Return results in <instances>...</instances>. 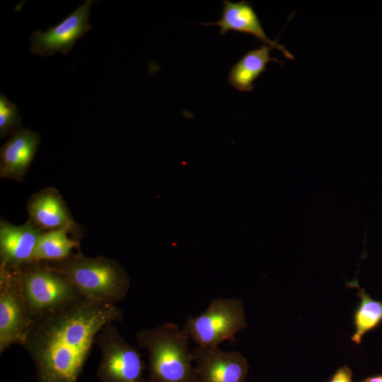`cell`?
I'll return each mask as SVG.
<instances>
[{
	"label": "cell",
	"instance_id": "obj_1",
	"mask_svg": "<svg viewBox=\"0 0 382 382\" xmlns=\"http://www.w3.org/2000/svg\"><path fill=\"white\" fill-rule=\"evenodd\" d=\"M122 316L116 304L82 298L33 320L23 346L35 364L37 382H76L100 330Z\"/></svg>",
	"mask_w": 382,
	"mask_h": 382
},
{
	"label": "cell",
	"instance_id": "obj_2",
	"mask_svg": "<svg viewBox=\"0 0 382 382\" xmlns=\"http://www.w3.org/2000/svg\"><path fill=\"white\" fill-rule=\"evenodd\" d=\"M189 339L185 330L171 323L137 333L139 346L149 353L147 382H197Z\"/></svg>",
	"mask_w": 382,
	"mask_h": 382
},
{
	"label": "cell",
	"instance_id": "obj_3",
	"mask_svg": "<svg viewBox=\"0 0 382 382\" xmlns=\"http://www.w3.org/2000/svg\"><path fill=\"white\" fill-rule=\"evenodd\" d=\"M45 263L63 274L88 299L116 304L126 296L129 289L128 274L113 259L86 257L77 253L65 260Z\"/></svg>",
	"mask_w": 382,
	"mask_h": 382
},
{
	"label": "cell",
	"instance_id": "obj_4",
	"mask_svg": "<svg viewBox=\"0 0 382 382\" xmlns=\"http://www.w3.org/2000/svg\"><path fill=\"white\" fill-rule=\"evenodd\" d=\"M20 270L31 323L68 308L83 298L63 274L45 262H33L21 267Z\"/></svg>",
	"mask_w": 382,
	"mask_h": 382
},
{
	"label": "cell",
	"instance_id": "obj_5",
	"mask_svg": "<svg viewBox=\"0 0 382 382\" xmlns=\"http://www.w3.org/2000/svg\"><path fill=\"white\" fill-rule=\"evenodd\" d=\"M248 327L242 300L217 298L202 314L189 316L183 330L198 347L212 348L225 341L235 342L236 335Z\"/></svg>",
	"mask_w": 382,
	"mask_h": 382
},
{
	"label": "cell",
	"instance_id": "obj_6",
	"mask_svg": "<svg viewBox=\"0 0 382 382\" xmlns=\"http://www.w3.org/2000/svg\"><path fill=\"white\" fill-rule=\"evenodd\" d=\"M95 345L100 351L97 371L100 382H147L140 353L123 338L114 323L100 330Z\"/></svg>",
	"mask_w": 382,
	"mask_h": 382
},
{
	"label": "cell",
	"instance_id": "obj_7",
	"mask_svg": "<svg viewBox=\"0 0 382 382\" xmlns=\"http://www.w3.org/2000/svg\"><path fill=\"white\" fill-rule=\"evenodd\" d=\"M31 323L23 294L20 267L0 266L1 354L13 345H24Z\"/></svg>",
	"mask_w": 382,
	"mask_h": 382
},
{
	"label": "cell",
	"instance_id": "obj_8",
	"mask_svg": "<svg viewBox=\"0 0 382 382\" xmlns=\"http://www.w3.org/2000/svg\"><path fill=\"white\" fill-rule=\"evenodd\" d=\"M93 4L87 0L60 23L45 32L34 31L30 37V52L47 57L59 52L68 54L76 41L91 29L89 11Z\"/></svg>",
	"mask_w": 382,
	"mask_h": 382
},
{
	"label": "cell",
	"instance_id": "obj_9",
	"mask_svg": "<svg viewBox=\"0 0 382 382\" xmlns=\"http://www.w3.org/2000/svg\"><path fill=\"white\" fill-rule=\"evenodd\" d=\"M192 353L197 382H245L249 364L242 353L198 346Z\"/></svg>",
	"mask_w": 382,
	"mask_h": 382
},
{
	"label": "cell",
	"instance_id": "obj_10",
	"mask_svg": "<svg viewBox=\"0 0 382 382\" xmlns=\"http://www.w3.org/2000/svg\"><path fill=\"white\" fill-rule=\"evenodd\" d=\"M222 4L224 7L220 19L216 22L203 23L202 25L218 26L221 35L229 31L253 35L264 45L278 50L286 58H294L283 45L278 42L277 39L272 40L267 35L257 13L249 1L241 0L232 2L223 0Z\"/></svg>",
	"mask_w": 382,
	"mask_h": 382
},
{
	"label": "cell",
	"instance_id": "obj_11",
	"mask_svg": "<svg viewBox=\"0 0 382 382\" xmlns=\"http://www.w3.org/2000/svg\"><path fill=\"white\" fill-rule=\"evenodd\" d=\"M43 231L31 221L16 226L0 221V266L19 268L33 262L37 243Z\"/></svg>",
	"mask_w": 382,
	"mask_h": 382
},
{
	"label": "cell",
	"instance_id": "obj_12",
	"mask_svg": "<svg viewBox=\"0 0 382 382\" xmlns=\"http://www.w3.org/2000/svg\"><path fill=\"white\" fill-rule=\"evenodd\" d=\"M40 136L27 128H20L1 147L0 176L22 181L37 151Z\"/></svg>",
	"mask_w": 382,
	"mask_h": 382
},
{
	"label": "cell",
	"instance_id": "obj_13",
	"mask_svg": "<svg viewBox=\"0 0 382 382\" xmlns=\"http://www.w3.org/2000/svg\"><path fill=\"white\" fill-rule=\"evenodd\" d=\"M30 221L42 230L66 228L76 230V224L60 193L54 187L33 195L27 204Z\"/></svg>",
	"mask_w": 382,
	"mask_h": 382
},
{
	"label": "cell",
	"instance_id": "obj_14",
	"mask_svg": "<svg viewBox=\"0 0 382 382\" xmlns=\"http://www.w3.org/2000/svg\"><path fill=\"white\" fill-rule=\"evenodd\" d=\"M274 49L267 45L248 51L231 68L228 82L236 89L243 92H250L254 88V82L267 71V64L276 62H283L276 57L270 56V51Z\"/></svg>",
	"mask_w": 382,
	"mask_h": 382
},
{
	"label": "cell",
	"instance_id": "obj_15",
	"mask_svg": "<svg viewBox=\"0 0 382 382\" xmlns=\"http://www.w3.org/2000/svg\"><path fill=\"white\" fill-rule=\"evenodd\" d=\"M346 286L358 289L357 294L359 300L352 313L354 332L350 340L360 345L366 333L382 324V301L373 299L364 289L359 286L357 280L348 282Z\"/></svg>",
	"mask_w": 382,
	"mask_h": 382
},
{
	"label": "cell",
	"instance_id": "obj_16",
	"mask_svg": "<svg viewBox=\"0 0 382 382\" xmlns=\"http://www.w3.org/2000/svg\"><path fill=\"white\" fill-rule=\"evenodd\" d=\"M66 228L43 231L37 241L33 262H54L65 260L79 248V242L69 237Z\"/></svg>",
	"mask_w": 382,
	"mask_h": 382
},
{
	"label": "cell",
	"instance_id": "obj_17",
	"mask_svg": "<svg viewBox=\"0 0 382 382\" xmlns=\"http://www.w3.org/2000/svg\"><path fill=\"white\" fill-rule=\"evenodd\" d=\"M21 116L16 105L3 94L0 95V137H5L20 129Z\"/></svg>",
	"mask_w": 382,
	"mask_h": 382
},
{
	"label": "cell",
	"instance_id": "obj_18",
	"mask_svg": "<svg viewBox=\"0 0 382 382\" xmlns=\"http://www.w3.org/2000/svg\"><path fill=\"white\" fill-rule=\"evenodd\" d=\"M327 382H354L353 372L348 365L337 368Z\"/></svg>",
	"mask_w": 382,
	"mask_h": 382
},
{
	"label": "cell",
	"instance_id": "obj_19",
	"mask_svg": "<svg viewBox=\"0 0 382 382\" xmlns=\"http://www.w3.org/2000/svg\"><path fill=\"white\" fill-rule=\"evenodd\" d=\"M361 382H382V374L366 376Z\"/></svg>",
	"mask_w": 382,
	"mask_h": 382
}]
</instances>
